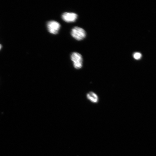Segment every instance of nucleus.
Masks as SVG:
<instances>
[{
	"instance_id": "f257e3e1",
	"label": "nucleus",
	"mask_w": 156,
	"mask_h": 156,
	"mask_svg": "<svg viewBox=\"0 0 156 156\" xmlns=\"http://www.w3.org/2000/svg\"><path fill=\"white\" fill-rule=\"evenodd\" d=\"M71 34L74 38L78 41L83 40L86 36V33L84 29L77 27L72 29Z\"/></svg>"
},
{
	"instance_id": "f03ea898",
	"label": "nucleus",
	"mask_w": 156,
	"mask_h": 156,
	"mask_svg": "<svg viewBox=\"0 0 156 156\" xmlns=\"http://www.w3.org/2000/svg\"><path fill=\"white\" fill-rule=\"evenodd\" d=\"M71 59L73 66L76 69H80L83 66V58L81 55L77 52H73L71 55Z\"/></svg>"
},
{
	"instance_id": "7ed1b4c3",
	"label": "nucleus",
	"mask_w": 156,
	"mask_h": 156,
	"mask_svg": "<svg viewBox=\"0 0 156 156\" xmlns=\"http://www.w3.org/2000/svg\"><path fill=\"white\" fill-rule=\"evenodd\" d=\"M47 28L50 34H58L60 28L59 23L55 21H48L47 23Z\"/></svg>"
},
{
	"instance_id": "20e7f679",
	"label": "nucleus",
	"mask_w": 156,
	"mask_h": 156,
	"mask_svg": "<svg viewBox=\"0 0 156 156\" xmlns=\"http://www.w3.org/2000/svg\"><path fill=\"white\" fill-rule=\"evenodd\" d=\"M77 14L74 13L65 12L62 15V18L67 23L74 22L77 18Z\"/></svg>"
},
{
	"instance_id": "39448f33",
	"label": "nucleus",
	"mask_w": 156,
	"mask_h": 156,
	"mask_svg": "<svg viewBox=\"0 0 156 156\" xmlns=\"http://www.w3.org/2000/svg\"><path fill=\"white\" fill-rule=\"evenodd\" d=\"M87 97V99L91 102L94 103H96L98 102V97L94 93L90 92L88 93Z\"/></svg>"
},
{
	"instance_id": "423d86ee",
	"label": "nucleus",
	"mask_w": 156,
	"mask_h": 156,
	"mask_svg": "<svg viewBox=\"0 0 156 156\" xmlns=\"http://www.w3.org/2000/svg\"><path fill=\"white\" fill-rule=\"evenodd\" d=\"M133 57L136 60H139L142 57V54L140 52H135L133 54Z\"/></svg>"
},
{
	"instance_id": "0eeeda50",
	"label": "nucleus",
	"mask_w": 156,
	"mask_h": 156,
	"mask_svg": "<svg viewBox=\"0 0 156 156\" xmlns=\"http://www.w3.org/2000/svg\"><path fill=\"white\" fill-rule=\"evenodd\" d=\"M1 48H2V46H1V44H0V50H1Z\"/></svg>"
}]
</instances>
